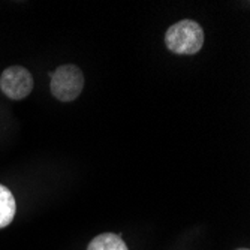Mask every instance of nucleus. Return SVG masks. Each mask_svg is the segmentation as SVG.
Masks as SVG:
<instances>
[{
    "instance_id": "nucleus-1",
    "label": "nucleus",
    "mask_w": 250,
    "mask_h": 250,
    "mask_svg": "<svg viewBox=\"0 0 250 250\" xmlns=\"http://www.w3.org/2000/svg\"><path fill=\"white\" fill-rule=\"evenodd\" d=\"M165 43L174 54H196L204 45V30L193 20L178 21L167 30Z\"/></svg>"
},
{
    "instance_id": "nucleus-2",
    "label": "nucleus",
    "mask_w": 250,
    "mask_h": 250,
    "mask_svg": "<svg viewBox=\"0 0 250 250\" xmlns=\"http://www.w3.org/2000/svg\"><path fill=\"white\" fill-rule=\"evenodd\" d=\"M50 88L54 98L62 102L77 99L84 88V75L75 64H62L51 74Z\"/></svg>"
},
{
    "instance_id": "nucleus-3",
    "label": "nucleus",
    "mask_w": 250,
    "mask_h": 250,
    "mask_svg": "<svg viewBox=\"0 0 250 250\" xmlns=\"http://www.w3.org/2000/svg\"><path fill=\"white\" fill-rule=\"evenodd\" d=\"M2 92L12 101H21L27 98L33 90V77L22 66H9L0 77Z\"/></svg>"
},
{
    "instance_id": "nucleus-4",
    "label": "nucleus",
    "mask_w": 250,
    "mask_h": 250,
    "mask_svg": "<svg viewBox=\"0 0 250 250\" xmlns=\"http://www.w3.org/2000/svg\"><path fill=\"white\" fill-rule=\"evenodd\" d=\"M15 213L17 202L12 192L6 186L0 185V229L8 226L14 220Z\"/></svg>"
},
{
    "instance_id": "nucleus-5",
    "label": "nucleus",
    "mask_w": 250,
    "mask_h": 250,
    "mask_svg": "<svg viewBox=\"0 0 250 250\" xmlns=\"http://www.w3.org/2000/svg\"><path fill=\"white\" fill-rule=\"evenodd\" d=\"M87 250H129L120 235L105 232L92 240Z\"/></svg>"
},
{
    "instance_id": "nucleus-6",
    "label": "nucleus",
    "mask_w": 250,
    "mask_h": 250,
    "mask_svg": "<svg viewBox=\"0 0 250 250\" xmlns=\"http://www.w3.org/2000/svg\"><path fill=\"white\" fill-rule=\"evenodd\" d=\"M238 250H249V249H238Z\"/></svg>"
}]
</instances>
